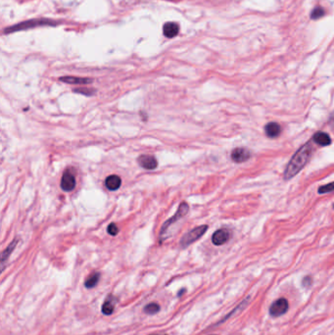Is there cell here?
<instances>
[{
  "label": "cell",
  "mask_w": 334,
  "mask_h": 335,
  "mask_svg": "<svg viewBox=\"0 0 334 335\" xmlns=\"http://www.w3.org/2000/svg\"><path fill=\"white\" fill-rule=\"evenodd\" d=\"M160 311V306L156 303H150L144 307V312L148 314H155Z\"/></svg>",
  "instance_id": "ac0fdd59"
},
{
  "label": "cell",
  "mask_w": 334,
  "mask_h": 335,
  "mask_svg": "<svg viewBox=\"0 0 334 335\" xmlns=\"http://www.w3.org/2000/svg\"><path fill=\"white\" fill-rule=\"evenodd\" d=\"M324 16V10H323L322 7H316L312 11V14H311V18L312 20H317V19H320Z\"/></svg>",
  "instance_id": "ffe728a7"
},
{
  "label": "cell",
  "mask_w": 334,
  "mask_h": 335,
  "mask_svg": "<svg viewBox=\"0 0 334 335\" xmlns=\"http://www.w3.org/2000/svg\"><path fill=\"white\" fill-rule=\"evenodd\" d=\"M231 233L227 228H221L214 232L212 237V242L215 246H221L226 244V242L230 239Z\"/></svg>",
  "instance_id": "8992f818"
},
{
  "label": "cell",
  "mask_w": 334,
  "mask_h": 335,
  "mask_svg": "<svg viewBox=\"0 0 334 335\" xmlns=\"http://www.w3.org/2000/svg\"><path fill=\"white\" fill-rule=\"evenodd\" d=\"M139 165L146 170H154L157 168L158 162L152 155H141L137 159Z\"/></svg>",
  "instance_id": "9c48e42d"
},
{
  "label": "cell",
  "mask_w": 334,
  "mask_h": 335,
  "mask_svg": "<svg viewBox=\"0 0 334 335\" xmlns=\"http://www.w3.org/2000/svg\"><path fill=\"white\" fill-rule=\"evenodd\" d=\"M213 335H214V334H213Z\"/></svg>",
  "instance_id": "4316f807"
},
{
  "label": "cell",
  "mask_w": 334,
  "mask_h": 335,
  "mask_svg": "<svg viewBox=\"0 0 334 335\" xmlns=\"http://www.w3.org/2000/svg\"><path fill=\"white\" fill-rule=\"evenodd\" d=\"M333 209H334V204H333Z\"/></svg>",
  "instance_id": "484cf974"
},
{
  "label": "cell",
  "mask_w": 334,
  "mask_h": 335,
  "mask_svg": "<svg viewBox=\"0 0 334 335\" xmlns=\"http://www.w3.org/2000/svg\"><path fill=\"white\" fill-rule=\"evenodd\" d=\"M265 132L269 139H277L280 136V133H281V128L278 123L271 122V123L266 125Z\"/></svg>",
  "instance_id": "7c38bea8"
},
{
  "label": "cell",
  "mask_w": 334,
  "mask_h": 335,
  "mask_svg": "<svg viewBox=\"0 0 334 335\" xmlns=\"http://www.w3.org/2000/svg\"><path fill=\"white\" fill-rule=\"evenodd\" d=\"M108 233L115 237L119 233V227L116 226V224H111L107 227Z\"/></svg>",
  "instance_id": "7402d4cb"
},
{
  "label": "cell",
  "mask_w": 334,
  "mask_h": 335,
  "mask_svg": "<svg viewBox=\"0 0 334 335\" xmlns=\"http://www.w3.org/2000/svg\"><path fill=\"white\" fill-rule=\"evenodd\" d=\"M312 279L311 277H309V275L308 277H305L304 280L302 281V284H303L304 287H310L312 285Z\"/></svg>",
  "instance_id": "603a6c76"
},
{
  "label": "cell",
  "mask_w": 334,
  "mask_h": 335,
  "mask_svg": "<svg viewBox=\"0 0 334 335\" xmlns=\"http://www.w3.org/2000/svg\"><path fill=\"white\" fill-rule=\"evenodd\" d=\"M312 141L320 146H328L331 144L330 136L326 132H323V131L316 132L312 136Z\"/></svg>",
  "instance_id": "8fae6325"
},
{
  "label": "cell",
  "mask_w": 334,
  "mask_h": 335,
  "mask_svg": "<svg viewBox=\"0 0 334 335\" xmlns=\"http://www.w3.org/2000/svg\"><path fill=\"white\" fill-rule=\"evenodd\" d=\"M289 309V304L285 298H280L272 303L269 307V314L272 318H279L287 313Z\"/></svg>",
  "instance_id": "277c9868"
},
{
  "label": "cell",
  "mask_w": 334,
  "mask_h": 335,
  "mask_svg": "<svg viewBox=\"0 0 334 335\" xmlns=\"http://www.w3.org/2000/svg\"><path fill=\"white\" fill-rule=\"evenodd\" d=\"M60 81L66 83V84H71V85H87V84H91L93 82L92 78L76 77V76H62V77H60Z\"/></svg>",
  "instance_id": "4fadbf2b"
},
{
  "label": "cell",
  "mask_w": 334,
  "mask_h": 335,
  "mask_svg": "<svg viewBox=\"0 0 334 335\" xmlns=\"http://www.w3.org/2000/svg\"><path fill=\"white\" fill-rule=\"evenodd\" d=\"M331 123H332V125H333V127H334V116H333V118H332V120H331Z\"/></svg>",
  "instance_id": "cb8c5ba5"
},
{
  "label": "cell",
  "mask_w": 334,
  "mask_h": 335,
  "mask_svg": "<svg viewBox=\"0 0 334 335\" xmlns=\"http://www.w3.org/2000/svg\"><path fill=\"white\" fill-rule=\"evenodd\" d=\"M54 25H56V23L52 21V20H48V19H33V20L22 22L20 24H18V25H15V26H12V27H9V28H6L4 30V33H15V32H20V31H24V30H29V29L37 28V27L54 26Z\"/></svg>",
  "instance_id": "7a4b0ae2"
},
{
  "label": "cell",
  "mask_w": 334,
  "mask_h": 335,
  "mask_svg": "<svg viewBox=\"0 0 334 335\" xmlns=\"http://www.w3.org/2000/svg\"><path fill=\"white\" fill-rule=\"evenodd\" d=\"M116 303H117V298H115L113 295H109L107 299L105 300V302L103 303V305H102V308H101L102 313L106 316L112 314L115 310Z\"/></svg>",
  "instance_id": "5bb4252c"
},
{
  "label": "cell",
  "mask_w": 334,
  "mask_h": 335,
  "mask_svg": "<svg viewBox=\"0 0 334 335\" xmlns=\"http://www.w3.org/2000/svg\"><path fill=\"white\" fill-rule=\"evenodd\" d=\"M208 229V226H200V227H195L189 232L183 235V239L181 241V246L185 248L192 244L196 240H198L202 235H204L205 232Z\"/></svg>",
  "instance_id": "3957f363"
},
{
  "label": "cell",
  "mask_w": 334,
  "mask_h": 335,
  "mask_svg": "<svg viewBox=\"0 0 334 335\" xmlns=\"http://www.w3.org/2000/svg\"><path fill=\"white\" fill-rule=\"evenodd\" d=\"M180 32V26L176 23L168 22L163 26V33L166 37L172 38L176 36Z\"/></svg>",
  "instance_id": "30bf717a"
},
{
  "label": "cell",
  "mask_w": 334,
  "mask_h": 335,
  "mask_svg": "<svg viewBox=\"0 0 334 335\" xmlns=\"http://www.w3.org/2000/svg\"><path fill=\"white\" fill-rule=\"evenodd\" d=\"M334 191V182L333 183H329V184L323 185L319 188V193L320 194H323V193H329V192H333Z\"/></svg>",
  "instance_id": "d6986e66"
},
{
  "label": "cell",
  "mask_w": 334,
  "mask_h": 335,
  "mask_svg": "<svg viewBox=\"0 0 334 335\" xmlns=\"http://www.w3.org/2000/svg\"><path fill=\"white\" fill-rule=\"evenodd\" d=\"M231 159L232 161L235 163L246 162L251 158V152L249 151L246 148L238 147L233 149L231 152Z\"/></svg>",
  "instance_id": "ba28073f"
},
{
  "label": "cell",
  "mask_w": 334,
  "mask_h": 335,
  "mask_svg": "<svg viewBox=\"0 0 334 335\" xmlns=\"http://www.w3.org/2000/svg\"><path fill=\"white\" fill-rule=\"evenodd\" d=\"M18 244V239H14L12 242L10 243V245L5 249L2 253V256H1V264H2V270H4V263L8 260V258L10 257L11 253L14 251L15 247L17 246Z\"/></svg>",
  "instance_id": "2e32d148"
},
{
  "label": "cell",
  "mask_w": 334,
  "mask_h": 335,
  "mask_svg": "<svg viewBox=\"0 0 334 335\" xmlns=\"http://www.w3.org/2000/svg\"><path fill=\"white\" fill-rule=\"evenodd\" d=\"M122 184V180L121 178L117 175V174H111L109 175L106 181H105V184L109 190H117L120 188Z\"/></svg>",
  "instance_id": "9a60e30c"
},
{
  "label": "cell",
  "mask_w": 334,
  "mask_h": 335,
  "mask_svg": "<svg viewBox=\"0 0 334 335\" xmlns=\"http://www.w3.org/2000/svg\"><path fill=\"white\" fill-rule=\"evenodd\" d=\"M312 151H313V148H312V142L308 141L305 145H303L301 148L294 154V156L291 158L290 161L286 166V169L284 171V180L285 181H289L301 171L302 169L308 164L309 160L311 159Z\"/></svg>",
  "instance_id": "6da1fadb"
},
{
  "label": "cell",
  "mask_w": 334,
  "mask_h": 335,
  "mask_svg": "<svg viewBox=\"0 0 334 335\" xmlns=\"http://www.w3.org/2000/svg\"><path fill=\"white\" fill-rule=\"evenodd\" d=\"M188 210H189V206H188V204L187 203H185V202H183L181 205H180V207H179V209H178V211H176V213L174 214V216H172L170 220H168L164 225H163V227H162L161 228V237L167 231V228L168 227H170L172 224H173V223H175L178 220H180L182 216H185L186 215V213L188 212Z\"/></svg>",
  "instance_id": "5b68a950"
},
{
  "label": "cell",
  "mask_w": 334,
  "mask_h": 335,
  "mask_svg": "<svg viewBox=\"0 0 334 335\" xmlns=\"http://www.w3.org/2000/svg\"><path fill=\"white\" fill-rule=\"evenodd\" d=\"M74 92L90 96V95H93V94L95 93V90L90 89V88H75V89H74Z\"/></svg>",
  "instance_id": "44dd1931"
},
{
  "label": "cell",
  "mask_w": 334,
  "mask_h": 335,
  "mask_svg": "<svg viewBox=\"0 0 334 335\" xmlns=\"http://www.w3.org/2000/svg\"><path fill=\"white\" fill-rule=\"evenodd\" d=\"M75 186V178L70 171H66L61 179V188L64 191H72Z\"/></svg>",
  "instance_id": "52a82bcc"
},
{
  "label": "cell",
  "mask_w": 334,
  "mask_h": 335,
  "mask_svg": "<svg viewBox=\"0 0 334 335\" xmlns=\"http://www.w3.org/2000/svg\"><path fill=\"white\" fill-rule=\"evenodd\" d=\"M100 280V273L99 272H93L91 273L87 279L86 280V282H85V285H86V288L90 289V288H93L94 286H96L98 281Z\"/></svg>",
  "instance_id": "e0dca14e"
},
{
  "label": "cell",
  "mask_w": 334,
  "mask_h": 335,
  "mask_svg": "<svg viewBox=\"0 0 334 335\" xmlns=\"http://www.w3.org/2000/svg\"><path fill=\"white\" fill-rule=\"evenodd\" d=\"M150 335H165V334H150Z\"/></svg>",
  "instance_id": "d4e9b609"
}]
</instances>
